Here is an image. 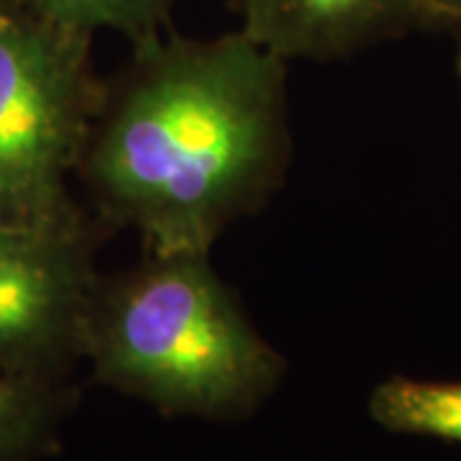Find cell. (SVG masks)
<instances>
[{
	"instance_id": "9",
	"label": "cell",
	"mask_w": 461,
	"mask_h": 461,
	"mask_svg": "<svg viewBox=\"0 0 461 461\" xmlns=\"http://www.w3.org/2000/svg\"><path fill=\"white\" fill-rule=\"evenodd\" d=\"M418 21L461 23V0H418Z\"/></svg>"
},
{
	"instance_id": "6",
	"label": "cell",
	"mask_w": 461,
	"mask_h": 461,
	"mask_svg": "<svg viewBox=\"0 0 461 461\" xmlns=\"http://www.w3.org/2000/svg\"><path fill=\"white\" fill-rule=\"evenodd\" d=\"M75 393L65 379L11 375L0 369V461L50 456Z\"/></svg>"
},
{
	"instance_id": "1",
	"label": "cell",
	"mask_w": 461,
	"mask_h": 461,
	"mask_svg": "<svg viewBox=\"0 0 461 461\" xmlns=\"http://www.w3.org/2000/svg\"><path fill=\"white\" fill-rule=\"evenodd\" d=\"M285 67L241 29L133 41L77 167L100 211L131 226L151 254H211L285 175Z\"/></svg>"
},
{
	"instance_id": "5",
	"label": "cell",
	"mask_w": 461,
	"mask_h": 461,
	"mask_svg": "<svg viewBox=\"0 0 461 461\" xmlns=\"http://www.w3.org/2000/svg\"><path fill=\"white\" fill-rule=\"evenodd\" d=\"M236 8L239 29L285 62L344 57L418 21V0H236Z\"/></svg>"
},
{
	"instance_id": "10",
	"label": "cell",
	"mask_w": 461,
	"mask_h": 461,
	"mask_svg": "<svg viewBox=\"0 0 461 461\" xmlns=\"http://www.w3.org/2000/svg\"><path fill=\"white\" fill-rule=\"evenodd\" d=\"M459 29H461V23H459Z\"/></svg>"
},
{
	"instance_id": "4",
	"label": "cell",
	"mask_w": 461,
	"mask_h": 461,
	"mask_svg": "<svg viewBox=\"0 0 461 461\" xmlns=\"http://www.w3.org/2000/svg\"><path fill=\"white\" fill-rule=\"evenodd\" d=\"M95 280L83 218L0 223V369L67 379L83 359V318Z\"/></svg>"
},
{
	"instance_id": "3",
	"label": "cell",
	"mask_w": 461,
	"mask_h": 461,
	"mask_svg": "<svg viewBox=\"0 0 461 461\" xmlns=\"http://www.w3.org/2000/svg\"><path fill=\"white\" fill-rule=\"evenodd\" d=\"M93 36L0 0V223H72L69 195L105 85Z\"/></svg>"
},
{
	"instance_id": "2",
	"label": "cell",
	"mask_w": 461,
	"mask_h": 461,
	"mask_svg": "<svg viewBox=\"0 0 461 461\" xmlns=\"http://www.w3.org/2000/svg\"><path fill=\"white\" fill-rule=\"evenodd\" d=\"M98 382L165 415L247 418L285 375L280 351L244 313L211 254H151L95 280L80 339Z\"/></svg>"
},
{
	"instance_id": "8",
	"label": "cell",
	"mask_w": 461,
	"mask_h": 461,
	"mask_svg": "<svg viewBox=\"0 0 461 461\" xmlns=\"http://www.w3.org/2000/svg\"><path fill=\"white\" fill-rule=\"evenodd\" d=\"M51 21L95 36L118 32L139 41L165 29L172 0H29Z\"/></svg>"
},
{
	"instance_id": "7",
	"label": "cell",
	"mask_w": 461,
	"mask_h": 461,
	"mask_svg": "<svg viewBox=\"0 0 461 461\" xmlns=\"http://www.w3.org/2000/svg\"><path fill=\"white\" fill-rule=\"evenodd\" d=\"M369 415L393 433L461 444V382L384 379L369 397Z\"/></svg>"
}]
</instances>
